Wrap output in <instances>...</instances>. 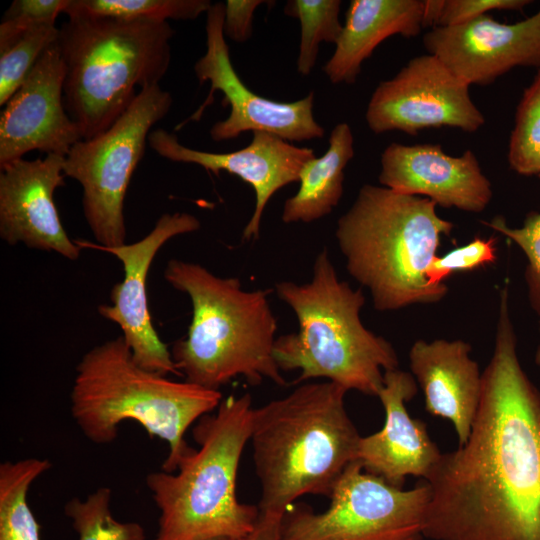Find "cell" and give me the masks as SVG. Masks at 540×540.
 <instances>
[{
	"label": "cell",
	"mask_w": 540,
	"mask_h": 540,
	"mask_svg": "<svg viewBox=\"0 0 540 540\" xmlns=\"http://www.w3.org/2000/svg\"><path fill=\"white\" fill-rule=\"evenodd\" d=\"M340 7V0H289L285 4L284 13L300 22L297 70L301 75L313 70L321 42L337 43L343 29Z\"/></svg>",
	"instance_id": "26"
},
{
	"label": "cell",
	"mask_w": 540,
	"mask_h": 540,
	"mask_svg": "<svg viewBox=\"0 0 540 540\" xmlns=\"http://www.w3.org/2000/svg\"><path fill=\"white\" fill-rule=\"evenodd\" d=\"M148 145L170 161L196 164L214 174L225 171L248 183L254 189L256 201L253 214L243 230L245 241L259 238L268 201L282 187L299 182L304 166L316 157L311 148L297 147L275 134L262 131L253 132L248 146L228 153L184 146L174 132L162 128L150 132Z\"/></svg>",
	"instance_id": "16"
},
{
	"label": "cell",
	"mask_w": 540,
	"mask_h": 540,
	"mask_svg": "<svg viewBox=\"0 0 540 540\" xmlns=\"http://www.w3.org/2000/svg\"><path fill=\"white\" fill-rule=\"evenodd\" d=\"M283 514L261 513L254 530L242 540H280V529Z\"/></svg>",
	"instance_id": "34"
},
{
	"label": "cell",
	"mask_w": 540,
	"mask_h": 540,
	"mask_svg": "<svg viewBox=\"0 0 540 540\" xmlns=\"http://www.w3.org/2000/svg\"><path fill=\"white\" fill-rule=\"evenodd\" d=\"M209 0H70L64 14L103 16L130 20H195L207 13Z\"/></svg>",
	"instance_id": "25"
},
{
	"label": "cell",
	"mask_w": 540,
	"mask_h": 540,
	"mask_svg": "<svg viewBox=\"0 0 540 540\" xmlns=\"http://www.w3.org/2000/svg\"><path fill=\"white\" fill-rule=\"evenodd\" d=\"M417 391L411 373L399 368L385 371L377 395L385 411L384 425L361 437L358 447L357 461L364 471L400 488L408 476L425 480L442 455L426 424L412 418L406 408Z\"/></svg>",
	"instance_id": "19"
},
{
	"label": "cell",
	"mask_w": 540,
	"mask_h": 540,
	"mask_svg": "<svg viewBox=\"0 0 540 540\" xmlns=\"http://www.w3.org/2000/svg\"><path fill=\"white\" fill-rule=\"evenodd\" d=\"M249 394L222 399L214 413L193 428L198 448H191L175 472L146 476V486L160 515L153 540L243 539L255 528L258 506L236 494L237 474L253 417Z\"/></svg>",
	"instance_id": "6"
},
{
	"label": "cell",
	"mask_w": 540,
	"mask_h": 540,
	"mask_svg": "<svg viewBox=\"0 0 540 540\" xmlns=\"http://www.w3.org/2000/svg\"><path fill=\"white\" fill-rule=\"evenodd\" d=\"M164 278L192 303L187 334L170 350L186 381L211 390L237 376L251 385L264 379L287 384L273 355L277 320L270 290H243L238 278L179 259L168 261Z\"/></svg>",
	"instance_id": "3"
},
{
	"label": "cell",
	"mask_w": 540,
	"mask_h": 540,
	"mask_svg": "<svg viewBox=\"0 0 540 540\" xmlns=\"http://www.w3.org/2000/svg\"><path fill=\"white\" fill-rule=\"evenodd\" d=\"M206 14V52L196 61L194 72L200 85L206 81L210 83L209 94L190 117L175 127V131L191 121H199L213 103L214 93L221 91L230 113L211 127L210 136L215 142L232 140L248 131L272 133L289 142L322 138L324 129L313 116L314 93L293 102H280L250 90L230 59L223 29L225 4H212Z\"/></svg>",
	"instance_id": "11"
},
{
	"label": "cell",
	"mask_w": 540,
	"mask_h": 540,
	"mask_svg": "<svg viewBox=\"0 0 540 540\" xmlns=\"http://www.w3.org/2000/svg\"><path fill=\"white\" fill-rule=\"evenodd\" d=\"M510 167L518 174L538 175L540 169V68L518 104L508 148Z\"/></svg>",
	"instance_id": "28"
},
{
	"label": "cell",
	"mask_w": 540,
	"mask_h": 540,
	"mask_svg": "<svg viewBox=\"0 0 540 540\" xmlns=\"http://www.w3.org/2000/svg\"><path fill=\"white\" fill-rule=\"evenodd\" d=\"M538 176L540 177V169H539V172H538Z\"/></svg>",
	"instance_id": "37"
},
{
	"label": "cell",
	"mask_w": 540,
	"mask_h": 540,
	"mask_svg": "<svg viewBox=\"0 0 540 540\" xmlns=\"http://www.w3.org/2000/svg\"><path fill=\"white\" fill-rule=\"evenodd\" d=\"M353 143L347 123L333 128L327 151L304 166L297 193L285 201L281 215L284 223H310L330 214L338 205L343 195L344 169L354 156Z\"/></svg>",
	"instance_id": "22"
},
{
	"label": "cell",
	"mask_w": 540,
	"mask_h": 540,
	"mask_svg": "<svg viewBox=\"0 0 540 540\" xmlns=\"http://www.w3.org/2000/svg\"><path fill=\"white\" fill-rule=\"evenodd\" d=\"M436 203L384 186H362L337 222L335 236L348 273L372 297L378 311L441 301L445 284L430 285L425 272L454 224Z\"/></svg>",
	"instance_id": "4"
},
{
	"label": "cell",
	"mask_w": 540,
	"mask_h": 540,
	"mask_svg": "<svg viewBox=\"0 0 540 540\" xmlns=\"http://www.w3.org/2000/svg\"><path fill=\"white\" fill-rule=\"evenodd\" d=\"M209 540H242V539H234V538H229V537H218V538H213V539H209Z\"/></svg>",
	"instance_id": "36"
},
{
	"label": "cell",
	"mask_w": 540,
	"mask_h": 540,
	"mask_svg": "<svg viewBox=\"0 0 540 540\" xmlns=\"http://www.w3.org/2000/svg\"><path fill=\"white\" fill-rule=\"evenodd\" d=\"M348 391L331 382L304 383L253 409V460L261 513L284 514L304 495L330 497L357 461L361 439L345 407Z\"/></svg>",
	"instance_id": "2"
},
{
	"label": "cell",
	"mask_w": 540,
	"mask_h": 540,
	"mask_svg": "<svg viewBox=\"0 0 540 540\" xmlns=\"http://www.w3.org/2000/svg\"><path fill=\"white\" fill-rule=\"evenodd\" d=\"M463 340H418L409 351L410 369L424 394L425 410L450 421L463 445L471 432L482 392V372Z\"/></svg>",
	"instance_id": "20"
},
{
	"label": "cell",
	"mask_w": 540,
	"mask_h": 540,
	"mask_svg": "<svg viewBox=\"0 0 540 540\" xmlns=\"http://www.w3.org/2000/svg\"><path fill=\"white\" fill-rule=\"evenodd\" d=\"M70 0H14L5 11L1 22L28 27L41 24H55L57 17L64 13Z\"/></svg>",
	"instance_id": "32"
},
{
	"label": "cell",
	"mask_w": 540,
	"mask_h": 540,
	"mask_svg": "<svg viewBox=\"0 0 540 540\" xmlns=\"http://www.w3.org/2000/svg\"><path fill=\"white\" fill-rule=\"evenodd\" d=\"M112 491L99 487L86 499L74 497L64 506L79 540H145L143 527L136 522H121L111 512Z\"/></svg>",
	"instance_id": "27"
},
{
	"label": "cell",
	"mask_w": 540,
	"mask_h": 540,
	"mask_svg": "<svg viewBox=\"0 0 540 540\" xmlns=\"http://www.w3.org/2000/svg\"><path fill=\"white\" fill-rule=\"evenodd\" d=\"M65 65L57 42L38 59L0 117V167L31 151L65 157L83 140L63 99Z\"/></svg>",
	"instance_id": "14"
},
{
	"label": "cell",
	"mask_w": 540,
	"mask_h": 540,
	"mask_svg": "<svg viewBox=\"0 0 540 540\" xmlns=\"http://www.w3.org/2000/svg\"><path fill=\"white\" fill-rule=\"evenodd\" d=\"M426 0H352L335 51L323 71L333 84H354L362 63L385 39L416 37L425 28Z\"/></svg>",
	"instance_id": "21"
},
{
	"label": "cell",
	"mask_w": 540,
	"mask_h": 540,
	"mask_svg": "<svg viewBox=\"0 0 540 540\" xmlns=\"http://www.w3.org/2000/svg\"><path fill=\"white\" fill-rule=\"evenodd\" d=\"M528 0H426L425 26L454 27L471 22L492 10H521Z\"/></svg>",
	"instance_id": "31"
},
{
	"label": "cell",
	"mask_w": 540,
	"mask_h": 540,
	"mask_svg": "<svg viewBox=\"0 0 540 540\" xmlns=\"http://www.w3.org/2000/svg\"><path fill=\"white\" fill-rule=\"evenodd\" d=\"M55 24L13 29L0 25V105L23 84L41 55L58 40Z\"/></svg>",
	"instance_id": "24"
},
{
	"label": "cell",
	"mask_w": 540,
	"mask_h": 540,
	"mask_svg": "<svg viewBox=\"0 0 540 540\" xmlns=\"http://www.w3.org/2000/svg\"><path fill=\"white\" fill-rule=\"evenodd\" d=\"M172 103L171 94L159 84L144 87L105 132L80 140L65 156L64 175L81 185L83 215L97 245L126 244V192L152 127Z\"/></svg>",
	"instance_id": "9"
},
{
	"label": "cell",
	"mask_w": 540,
	"mask_h": 540,
	"mask_svg": "<svg viewBox=\"0 0 540 540\" xmlns=\"http://www.w3.org/2000/svg\"><path fill=\"white\" fill-rule=\"evenodd\" d=\"M380 163L382 186L427 198L437 206L479 213L493 196L491 183L471 150L452 156L437 144L391 143Z\"/></svg>",
	"instance_id": "18"
},
{
	"label": "cell",
	"mask_w": 540,
	"mask_h": 540,
	"mask_svg": "<svg viewBox=\"0 0 540 540\" xmlns=\"http://www.w3.org/2000/svg\"><path fill=\"white\" fill-rule=\"evenodd\" d=\"M495 236H476L466 245L454 248L443 256H436L425 272L427 282L432 286L445 284L453 273L473 271L491 265L497 260Z\"/></svg>",
	"instance_id": "30"
},
{
	"label": "cell",
	"mask_w": 540,
	"mask_h": 540,
	"mask_svg": "<svg viewBox=\"0 0 540 540\" xmlns=\"http://www.w3.org/2000/svg\"><path fill=\"white\" fill-rule=\"evenodd\" d=\"M221 401L219 390L174 381L139 366L118 336L91 348L77 364L71 414L95 444L113 442L123 421L137 422L150 437L168 443L161 470L172 473L192 448L184 439L187 429Z\"/></svg>",
	"instance_id": "5"
},
{
	"label": "cell",
	"mask_w": 540,
	"mask_h": 540,
	"mask_svg": "<svg viewBox=\"0 0 540 540\" xmlns=\"http://www.w3.org/2000/svg\"><path fill=\"white\" fill-rule=\"evenodd\" d=\"M65 157L12 161L0 167V237L14 246L53 251L76 261L81 247L66 233L54 192L64 186Z\"/></svg>",
	"instance_id": "17"
},
{
	"label": "cell",
	"mask_w": 540,
	"mask_h": 540,
	"mask_svg": "<svg viewBox=\"0 0 540 540\" xmlns=\"http://www.w3.org/2000/svg\"><path fill=\"white\" fill-rule=\"evenodd\" d=\"M507 286L470 435L424 480L425 539L540 540V391L517 355Z\"/></svg>",
	"instance_id": "1"
},
{
	"label": "cell",
	"mask_w": 540,
	"mask_h": 540,
	"mask_svg": "<svg viewBox=\"0 0 540 540\" xmlns=\"http://www.w3.org/2000/svg\"><path fill=\"white\" fill-rule=\"evenodd\" d=\"M320 513L303 504L283 514L280 540H423L426 481L404 490L351 463Z\"/></svg>",
	"instance_id": "10"
},
{
	"label": "cell",
	"mask_w": 540,
	"mask_h": 540,
	"mask_svg": "<svg viewBox=\"0 0 540 540\" xmlns=\"http://www.w3.org/2000/svg\"><path fill=\"white\" fill-rule=\"evenodd\" d=\"M483 224L506 236L523 251L527 258L525 280L531 307L540 317V212L530 213L523 226L513 228L502 217Z\"/></svg>",
	"instance_id": "29"
},
{
	"label": "cell",
	"mask_w": 540,
	"mask_h": 540,
	"mask_svg": "<svg viewBox=\"0 0 540 540\" xmlns=\"http://www.w3.org/2000/svg\"><path fill=\"white\" fill-rule=\"evenodd\" d=\"M51 466L39 458L0 464V540H40V526L27 497L31 484Z\"/></svg>",
	"instance_id": "23"
},
{
	"label": "cell",
	"mask_w": 540,
	"mask_h": 540,
	"mask_svg": "<svg viewBox=\"0 0 540 540\" xmlns=\"http://www.w3.org/2000/svg\"><path fill=\"white\" fill-rule=\"evenodd\" d=\"M275 293L299 324L297 332L275 340L280 370H300L294 383L325 378L347 391L377 396L384 372L399 368L398 356L390 342L363 325V291L339 280L327 248L317 255L310 282H278Z\"/></svg>",
	"instance_id": "7"
},
{
	"label": "cell",
	"mask_w": 540,
	"mask_h": 540,
	"mask_svg": "<svg viewBox=\"0 0 540 540\" xmlns=\"http://www.w3.org/2000/svg\"><path fill=\"white\" fill-rule=\"evenodd\" d=\"M535 363L540 368V344L537 347L536 353H535Z\"/></svg>",
	"instance_id": "35"
},
{
	"label": "cell",
	"mask_w": 540,
	"mask_h": 540,
	"mask_svg": "<svg viewBox=\"0 0 540 540\" xmlns=\"http://www.w3.org/2000/svg\"><path fill=\"white\" fill-rule=\"evenodd\" d=\"M263 0H227L225 3L224 35L229 39L243 43L253 31V16L256 8Z\"/></svg>",
	"instance_id": "33"
},
{
	"label": "cell",
	"mask_w": 540,
	"mask_h": 540,
	"mask_svg": "<svg viewBox=\"0 0 540 540\" xmlns=\"http://www.w3.org/2000/svg\"><path fill=\"white\" fill-rule=\"evenodd\" d=\"M198 218L186 212L164 213L142 239L117 247H102L76 240L82 248H95L114 255L123 265L124 278L110 292V305H100L99 314L117 324L135 362L167 376L179 371L168 346L160 339L151 321L146 283L150 266L160 248L170 239L199 230Z\"/></svg>",
	"instance_id": "13"
},
{
	"label": "cell",
	"mask_w": 540,
	"mask_h": 540,
	"mask_svg": "<svg viewBox=\"0 0 540 540\" xmlns=\"http://www.w3.org/2000/svg\"><path fill=\"white\" fill-rule=\"evenodd\" d=\"M168 22L72 15L59 28L65 109L83 140L105 132L171 62Z\"/></svg>",
	"instance_id": "8"
},
{
	"label": "cell",
	"mask_w": 540,
	"mask_h": 540,
	"mask_svg": "<svg viewBox=\"0 0 540 540\" xmlns=\"http://www.w3.org/2000/svg\"><path fill=\"white\" fill-rule=\"evenodd\" d=\"M365 119L375 134L452 127L476 132L485 118L472 101L469 85L436 56L412 58L391 79L375 88Z\"/></svg>",
	"instance_id": "12"
},
{
	"label": "cell",
	"mask_w": 540,
	"mask_h": 540,
	"mask_svg": "<svg viewBox=\"0 0 540 540\" xmlns=\"http://www.w3.org/2000/svg\"><path fill=\"white\" fill-rule=\"evenodd\" d=\"M422 42L469 86L489 85L515 67L540 68V10L513 24L484 15L459 26L434 27Z\"/></svg>",
	"instance_id": "15"
}]
</instances>
